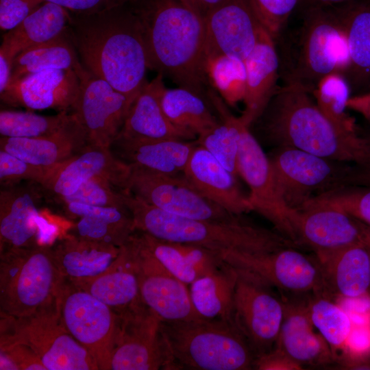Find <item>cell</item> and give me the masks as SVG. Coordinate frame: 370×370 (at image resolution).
<instances>
[{"instance_id": "obj_43", "label": "cell", "mask_w": 370, "mask_h": 370, "mask_svg": "<svg viewBox=\"0 0 370 370\" xmlns=\"http://www.w3.org/2000/svg\"><path fill=\"white\" fill-rule=\"evenodd\" d=\"M311 207H330L341 210L370 227V189L349 186L332 190L308 201L300 210Z\"/></svg>"}, {"instance_id": "obj_5", "label": "cell", "mask_w": 370, "mask_h": 370, "mask_svg": "<svg viewBox=\"0 0 370 370\" xmlns=\"http://www.w3.org/2000/svg\"><path fill=\"white\" fill-rule=\"evenodd\" d=\"M302 22L285 47L280 74L284 84L301 86L312 93L324 76L346 73L349 54L343 21L336 6L300 12Z\"/></svg>"}, {"instance_id": "obj_3", "label": "cell", "mask_w": 370, "mask_h": 370, "mask_svg": "<svg viewBox=\"0 0 370 370\" xmlns=\"http://www.w3.org/2000/svg\"><path fill=\"white\" fill-rule=\"evenodd\" d=\"M135 10L149 69L201 95L207 79L204 18L180 0H148Z\"/></svg>"}, {"instance_id": "obj_59", "label": "cell", "mask_w": 370, "mask_h": 370, "mask_svg": "<svg viewBox=\"0 0 370 370\" xmlns=\"http://www.w3.org/2000/svg\"><path fill=\"white\" fill-rule=\"evenodd\" d=\"M367 91L370 90V84H369V85L368 86V87H367Z\"/></svg>"}, {"instance_id": "obj_61", "label": "cell", "mask_w": 370, "mask_h": 370, "mask_svg": "<svg viewBox=\"0 0 370 370\" xmlns=\"http://www.w3.org/2000/svg\"><path fill=\"white\" fill-rule=\"evenodd\" d=\"M368 138H369V140H370V136H368Z\"/></svg>"}, {"instance_id": "obj_7", "label": "cell", "mask_w": 370, "mask_h": 370, "mask_svg": "<svg viewBox=\"0 0 370 370\" xmlns=\"http://www.w3.org/2000/svg\"><path fill=\"white\" fill-rule=\"evenodd\" d=\"M1 314L22 318L57 308L64 277L51 247L0 253Z\"/></svg>"}, {"instance_id": "obj_23", "label": "cell", "mask_w": 370, "mask_h": 370, "mask_svg": "<svg viewBox=\"0 0 370 370\" xmlns=\"http://www.w3.org/2000/svg\"><path fill=\"white\" fill-rule=\"evenodd\" d=\"M158 73L147 82L131 105L115 141L144 143L165 139L189 140L195 136L175 126L166 116L162 97L166 88Z\"/></svg>"}, {"instance_id": "obj_56", "label": "cell", "mask_w": 370, "mask_h": 370, "mask_svg": "<svg viewBox=\"0 0 370 370\" xmlns=\"http://www.w3.org/2000/svg\"><path fill=\"white\" fill-rule=\"evenodd\" d=\"M12 62L0 52V93L7 87L12 73Z\"/></svg>"}, {"instance_id": "obj_13", "label": "cell", "mask_w": 370, "mask_h": 370, "mask_svg": "<svg viewBox=\"0 0 370 370\" xmlns=\"http://www.w3.org/2000/svg\"><path fill=\"white\" fill-rule=\"evenodd\" d=\"M129 165L123 190L151 206L170 214L195 219L229 221L239 218L203 196L184 173L164 175Z\"/></svg>"}, {"instance_id": "obj_33", "label": "cell", "mask_w": 370, "mask_h": 370, "mask_svg": "<svg viewBox=\"0 0 370 370\" xmlns=\"http://www.w3.org/2000/svg\"><path fill=\"white\" fill-rule=\"evenodd\" d=\"M125 162L164 175L183 174L197 143L180 139L151 142L115 141Z\"/></svg>"}, {"instance_id": "obj_52", "label": "cell", "mask_w": 370, "mask_h": 370, "mask_svg": "<svg viewBox=\"0 0 370 370\" xmlns=\"http://www.w3.org/2000/svg\"><path fill=\"white\" fill-rule=\"evenodd\" d=\"M304 367L281 349L274 347L256 358L254 369L258 370H299Z\"/></svg>"}, {"instance_id": "obj_45", "label": "cell", "mask_w": 370, "mask_h": 370, "mask_svg": "<svg viewBox=\"0 0 370 370\" xmlns=\"http://www.w3.org/2000/svg\"><path fill=\"white\" fill-rule=\"evenodd\" d=\"M108 179L95 176L84 182L73 195L61 201L64 204L75 201L98 206L125 207L121 190L117 191Z\"/></svg>"}, {"instance_id": "obj_50", "label": "cell", "mask_w": 370, "mask_h": 370, "mask_svg": "<svg viewBox=\"0 0 370 370\" xmlns=\"http://www.w3.org/2000/svg\"><path fill=\"white\" fill-rule=\"evenodd\" d=\"M0 354L8 358L16 370H47L36 353L18 342L0 343Z\"/></svg>"}, {"instance_id": "obj_11", "label": "cell", "mask_w": 370, "mask_h": 370, "mask_svg": "<svg viewBox=\"0 0 370 370\" xmlns=\"http://www.w3.org/2000/svg\"><path fill=\"white\" fill-rule=\"evenodd\" d=\"M57 311L64 327L91 354L99 369H110L116 313L64 278L58 297Z\"/></svg>"}, {"instance_id": "obj_44", "label": "cell", "mask_w": 370, "mask_h": 370, "mask_svg": "<svg viewBox=\"0 0 370 370\" xmlns=\"http://www.w3.org/2000/svg\"><path fill=\"white\" fill-rule=\"evenodd\" d=\"M145 245L158 261L174 276L189 286L197 274L174 242L166 241L140 232Z\"/></svg>"}, {"instance_id": "obj_16", "label": "cell", "mask_w": 370, "mask_h": 370, "mask_svg": "<svg viewBox=\"0 0 370 370\" xmlns=\"http://www.w3.org/2000/svg\"><path fill=\"white\" fill-rule=\"evenodd\" d=\"M143 301L162 320L202 318L195 310L189 286L171 273L153 255L140 234L127 241Z\"/></svg>"}, {"instance_id": "obj_10", "label": "cell", "mask_w": 370, "mask_h": 370, "mask_svg": "<svg viewBox=\"0 0 370 370\" xmlns=\"http://www.w3.org/2000/svg\"><path fill=\"white\" fill-rule=\"evenodd\" d=\"M161 322L143 301L116 313L110 369H171Z\"/></svg>"}, {"instance_id": "obj_36", "label": "cell", "mask_w": 370, "mask_h": 370, "mask_svg": "<svg viewBox=\"0 0 370 370\" xmlns=\"http://www.w3.org/2000/svg\"><path fill=\"white\" fill-rule=\"evenodd\" d=\"M237 277L236 269L226 262L221 269L198 278L188 286L193 306L201 317L234 322Z\"/></svg>"}, {"instance_id": "obj_14", "label": "cell", "mask_w": 370, "mask_h": 370, "mask_svg": "<svg viewBox=\"0 0 370 370\" xmlns=\"http://www.w3.org/2000/svg\"><path fill=\"white\" fill-rule=\"evenodd\" d=\"M249 128L243 121L237 171L249 188L247 197L252 211L267 219L278 232L297 246L294 228L297 210L290 208L281 197L270 159Z\"/></svg>"}, {"instance_id": "obj_57", "label": "cell", "mask_w": 370, "mask_h": 370, "mask_svg": "<svg viewBox=\"0 0 370 370\" xmlns=\"http://www.w3.org/2000/svg\"><path fill=\"white\" fill-rule=\"evenodd\" d=\"M353 0H299L297 9L299 12L318 7H329L341 5Z\"/></svg>"}, {"instance_id": "obj_1", "label": "cell", "mask_w": 370, "mask_h": 370, "mask_svg": "<svg viewBox=\"0 0 370 370\" xmlns=\"http://www.w3.org/2000/svg\"><path fill=\"white\" fill-rule=\"evenodd\" d=\"M127 5L92 14H71L69 31L80 61L124 95L131 105L149 69L141 22Z\"/></svg>"}, {"instance_id": "obj_15", "label": "cell", "mask_w": 370, "mask_h": 370, "mask_svg": "<svg viewBox=\"0 0 370 370\" xmlns=\"http://www.w3.org/2000/svg\"><path fill=\"white\" fill-rule=\"evenodd\" d=\"M218 252L227 263L256 275L282 291L324 295L323 274L319 261L295 247L259 254Z\"/></svg>"}, {"instance_id": "obj_9", "label": "cell", "mask_w": 370, "mask_h": 370, "mask_svg": "<svg viewBox=\"0 0 370 370\" xmlns=\"http://www.w3.org/2000/svg\"><path fill=\"white\" fill-rule=\"evenodd\" d=\"M0 343L29 346L47 370H95L98 365L62 323L57 308L30 317L1 314Z\"/></svg>"}, {"instance_id": "obj_25", "label": "cell", "mask_w": 370, "mask_h": 370, "mask_svg": "<svg viewBox=\"0 0 370 370\" xmlns=\"http://www.w3.org/2000/svg\"><path fill=\"white\" fill-rule=\"evenodd\" d=\"M184 175L203 196L230 213L240 216L252 211L236 175L201 145L195 147Z\"/></svg>"}, {"instance_id": "obj_53", "label": "cell", "mask_w": 370, "mask_h": 370, "mask_svg": "<svg viewBox=\"0 0 370 370\" xmlns=\"http://www.w3.org/2000/svg\"><path fill=\"white\" fill-rule=\"evenodd\" d=\"M336 365L341 369H370V352L342 354L338 357Z\"/></svg>"}, {"instance_id": "obj_60", "label": "cell", "mask_w": 370, "mask_h": 370, "mask_svg": "<svg viewBox=\"0 0 370 370\" xmlns=\"http://www.w3.org/2000/svg\"><path fill=\"white\" fill-rule=\"evenodd\" d=\"M368 246H369V249H370V241H369V243H368Z\"/></svg>"}, {"instance_id": "obj_30", "label": "cell", "mask_w": 370, "mask_h": 370, "mask_svg": "<svg viewBox=\"0 0 370 370\" xmlns=\"http://www.w3.org/2000/svg\"><path fill=\"white\" fill-rule=\"evenodd\" d=\"M121 247L69 236L51 249L61 275L77 280L95 277L110 269L119 256Z\"/></svg>"}, {"instance_id": "obj_6", "label": "cell", "mask_w": 370, "mask_h": 370, "mask_svg": "<svg viewBox=\"0 0 370 370\" xmlns=\"http://www.w3.org/2000/svg\"><path fill=\"white\" fill-rule=\"evenodd\" d=\"M171 369L247 370L256 356L234 322L203 318L164 321Z\"/></svg>"}, {"instance_id": "obj_38", "label": "cell", "mask_w": 370, "mask_h": 370, "mask_svg": "<svg viewBox=\"0 0 370 370\" xmlns=\"http://www.w3.org/2000/svg\"><path fill=\"white\" fill-rule=\"evenodd\" d=\"M162 106L175 126L196 137L219 121L201 95L183 87L166 88L162 97Z\"/></svg>"}, {"instance_id": "obj_32", "label": "cell", "mask_w": 370, "mask_h": 370, "mask_svg": "<svg viewBox=\"0 0 370 370\" xmlns=\"http://www.w3.org/2000/svg\"><path fill=\"white\" fill-rule=\"evenodd\" d=\"M71 21L66 9L50 1H45L18 25L3 36L0 52L12 62L25 49L49 42L66 32Z\"/></svg>"}, {"instance_id": "obj_54", "label": "cell", "mask_w": 370, "mask_h": 370, "mask_svg": "<svg viewBox=\"0 0 370 370\" xmlns=\"http://www.w3.org/2000/svg\"><path fill=\"white\" fill-rule=\"evenodd\" d=\"M347 106V109L359 113L370 123V90L351 96Z\"/></svg>"}, {"instance_id": "obj_8", "label": "cell", "mask_w": 370, "mask_h": 370, "mask_svg": "<svg viewBox=\"0 0 370 370\" xmlns=\"http://www.w3.org/2000/svg\"><path fill=\"white\" fill-rule=\"evenodd\" d=\"M269 159L281 197L295 210L317 196L358 182L360 172L348 163L296 148L280 147Z\"/></svg>"}, {"instance_id": "obj_29", "label": "cell", "mask_w": 370, "mask_h": 370, "mask_svg": "<svg viewBox=\"0 0 370 370\" xmlns=\"http://www.w3.org/2000/svg\"><path fill=\"white\" fill-rule=\"evenodd\" d=\"M127 243L121 247L116 262L105 272L89 278L69 280L110 306L116 313L143 302L136 273Z\"/></svg>"}, {"instance_id": "obj_51", "label": "cell", "mask_w": 370, "mask_h": 370, "mask_svg": "<svg viewBox=\"0 0 370 370\" xmlns=\"http://www.w3.org/2000/svg\"><path fill=\"white\" fill-rule=\"evenodd\" d=\"M66 9L72 14H92L123 6L136 0H45Z\"/></svg>"}, {"instance_id": "obj_18", "label": "cell", "mask_w": 370, "mask_h": 370, "mask_svg": "<svg viewBox=\"0 0 370 370\" xmlns=\"http://www.w3.org/2000/svg\"><path fill=\"white\" fill-rule=\"evenodd\" d=\"M204 20L205 60L225 55L245 61L264 27L252 0H221Z\"/></svg>"}, {"instance_id": "obj_40", "label": "cell", "mask_w": 370, "mask_h": 370, "mask_svg": "<svg viewBox=\"0 0 370 370\" xmlns=\"http://www.w3.org/2000/svg\"><path fill=\"white\" fill-rule=\"evenodd\" d=\"M351 91L345 76L332 73L319 81L311 95L321 112L338 130L358 133L354 119L347 112Z\"/></svg>"}, {"instance_id": "obj_26", "label": "cell", "mask_w": 370, "mask_h": 370, "mask_svg": "<svg viewBox=\"0 0 370 370\" xmlns=\"http://www.w3.org/2000/svg\"><path fill=\"white\" fill-rule=\"evenodd\" d=\"M285 301V312L275 347L293 360L312 367L336 364V358L319 332H316L306 301Z\"/></svg>"}, {"instance_id": "obj_27", "label": "cell", "mask_w": 370, "mask_h": 370, "mask_svg": "<svg viewBox=\"0 0 370 370\" xmlns=\"http://www.w3.org/2000/svg\"><path fill=\"white\" fill-rule=\"evenodd\" d=\"M246 69L245 109L240 116L248 126L264 112L275 92L280 75V60L275 39L262 27L256 46L244 61Z\"/></svg>"}, {"instance_id": "obj_39", "label": "cell", "mask_w": 370, "mask_h": 370, "mask_svg": "<svg viewBox=\"0 0 370 370\" xmlns=\"http://www.w3.org/2000/svg\"><path fill=\"white\" fill-rule=\"evenodd\" d=\"M306 302L313 325L327 341L337 360L347 349L354 328L352 319L345 308L328 296L312 295Z\"/></svg>"}, {"instance_id": "obj_37", "label": "cell", "mask_w": 370, "mask_h": 370, "mask_svg": "<svg viewBox=\"0 0 370 370\" xmlns=\"http://www.w3.org/2000/svg\"><path fill=\"white\" fill-rule=\"evenodd\" d=\"M209 97L218 112L219 123L197 137L196 143L208 150L226 169L238 175L237 158L243 121L227 109L222 98L211 90Z\"/></svg>"}, {"instance_id": "obj_12", "label": "cell", "mask_w": 370, "mask_h": 370, "mask_svg": "<svg viewBox=\"0 0 370 370\" xmlns=\"http://www.w3.org/2000/svg\"><path fill=\"white\" fill-rule=\"evenodd\" d=\"M236 269L233 319L256 358L275 347L285 301L274 293L269 284L246 270Z\"/></svg>"}, {"instance_id": "obj_58", "label": "cell", "mask_w": 370, "mask_h": 370, "mask_svg": "<svg viewBox=\"0 0 370 370\" xmlns=\"http://www.w3.org/2000/svg\"><path fill=\"white\" fill-rule=\"evenodd\" d=\"M362 182L370 183V169L364 171L362 175Z\"/></svg>"}, {"instance_id": "obj_2", "label": "cell", "mask_w": 370, "mask_h": 370, "mask_svg": "<svg viewBox=\"0 0 370 370\" xmlns=\"http://www.w3.org/2000/svg\"><path fill=\"white\" fill-rule=\"evenodd\" d=\"M260 116L266 134L280 147L370 169L369 138L338 130L301 86L278 87Z\"/></svg>"}, {"instance_id": "obj_20", "label": "cell", "mask_w": 370, "mask_h": 370, "mask_svg": "<svg viewBox=\"0 0 370 370\" xmlns=\"http://www.w3.org/2000/svg\"><path fill=\"white\" fill-rule=\"evenodd\" d=\"M294 228L298 245L316 255L370 241V227L348 213L330 207L297 210Z\"/></svg>"}, {"instance_id": "obj_19", "label": "cell", "mask_w": 370, "mask_h": 370, "mask_svg": "<svg viewBox=\"0 0 370 370\" xmlns=\"http://www.w3.org/2000/svg\"><path fill=\"white\" fill-rule=\"evenodd\" d=\"M57 235V227L40 214L29 190L16 185L1 190L0 253L51 247Z\"/></svg>"}, {"instance_id": "obj_35", "label": "cell", "mask_w": 370, "mask_h": 370, "mask_svg": "<svg viewBox=\"0 0 370 370\" xmlns=\"http://www.w3.org/2000/svg\"><path fill=\"white\" fill-rule=\"evenodd\" d=\"M50 69H73L79 77L87 71L80 61L69 27L55 39L18 53L12 62L10 82Z\"/></svg>"}, {"instance_id": "obj_41", "label": "cell", "mask_w": 370, "mask_h": 370, "mask_svg": "<svg viewBox=\"0 0 370 370\" xmlns=\"http://www.w3.org/2000/svg\"><path fill=\"white\" fill-rule=\"evenodd\" d=\"M72 113L60 112L43 116L31 112L3 110L0 112L1 137L38 138L53 135L62 129Z\"/></svg>"}, {"instance_id": "obj_22", "label": "cell", "mask_w": 370, "mask_h": 370, "mask_svg": "<svg viewBox=\"0 0 370 370\" xmlns=\"http://www.w3.org/2000/svg\"><path fill=\"white\" fill-rule=\"evenodd\" d=\"M80 79L73 69L42 71L10 82L1 100L31 110H72L79 92Z\"/></svg>"}, {"instance_id": "obj_28", "label": "cell", "mask_w": 370, "mask_h": 370, "mask_svg": "<svg viewBox=\"0 0 370 370\" xmlns=\"http://www.w3.org/2000/svg\"><path fill=\"white\" fill-rule=\"evenodd\" d=\"M88 145L85 132L75 114L57 133L45 137H1L0 149L29 164L51 169L70 158Z\"/></svg>"}, {"instance_id": "obj_42", "label": "cell", "mask_w": 370, "mask_h": 370, "mask_svg": "<svg viewBox=\"0 0 370 370\" xmlns=\"http://www.w3.org/2000/svg\"><path fill=\"white\" fill-rule=\"evenodd\" d=\"M205 73L221 97L230 106L243 101L246 91L245 62L228 56L206 59Z\"/></svg>"}, {"instance_id": "obj_47", "label": "cell", "mask_w": 370, "mask_h": 370, "mask_svg": "<svg viewBox=\"0 0 370 370\" xmlns=\"http://www.w3.org/2000/svg\"><path fill=\"white\" fill-rule=\"evenodd\" d=\"M50 169L29 164L0 149V182L3 187L16 185L21 180H30L40 185Z\"/></svg>"}, {"instance_id": "obj_55", "label": "cell", "mask_w": 370, "mask_h": 370, "mask_svg": "<svg viewBox=\"0 0 370 370\" xmlns=\"http://www.w3.org/2000/svg\"><path fill=\"white\" fill-rule=\"evenodd\" d=\"M203 18L221 0H180Z\"/></svg>"}, {"instance_id": "obj_4", "label": "cell", "mask_w": 370, "mask_h": 370, "mask_svg": "<svg viewBox=\"0 0 370 370\" xmlns=\"http://www.w3.org/2000/svg\"><path fill=\"white\" fill-rule=\"evenodd\" d=\"M121 193L136 230L161 240L197 245L217 251L250 254L295 247L279 232L247 223L239 218L229 221L186 218L163 211L125 190Z\"/></svg>"}, {"instance_id": "obj_31", "label": "cell", "mask_w": 370, "mask_h": 370, "mask_svg": "<svg viewBox=\"0 0 370 370\" xmlns=\"http://www.w3.org/2000/svg\"><path fill=\"white\" fill-rule=\"evenodd\" d=\"M340 12L349 54L345 74L352 90L370 84V0H353L335 5Z\"/></svg>"}, {"instance_id": "obj_46", "label": "cell", "mask_w": 370, "mask_h": 370, "mask_svg": "<svg viewBox=\"0 0 370 370\" xmlns=\"http://www.w3.org/2000/svg\"><path fill=\"white\" fill-rule=\"evenodd\" d=\"M266 30L275 39L280 36L299 0H252Z\"/></svg>"}, {"instance_id": "obj_21", "label": "cell", "mask_w": 370, "mask_h": 370, "mask_svg": "<svg viewBox=\"0 0 370 370\" xmlns=\"http://www.w3.org/2000/svg\"><path fill=\"white\" fill-rule=\"evenodd\" d=\"M130 165L110 150L87 145L80 151L47 173L41 186L62 200L75 193L87 180L95 176L108 179L123 190Z\"/></svg>"}, {"instance_id": "obj_49", "label": "cell", "mask_w": 370, "mask_h": 370, "mask_svg": "<svg viewBox=\"0 0 370 370\" xmlns=\"http://www.w3.org/2000/svg\"><path fill=\"white\" fill-rule=\"evenodd\" d=\"M45 0H0V27L10 31L41 5Z\"/></svg>"}, {"instance_id": "obj_17", "label": "cell", "mask_w": 370, "mask_h": 370, "mask_svg": "<svg viewBox=\"0 0 370 370\" xmlns=\"http://www.w3.org/2000/svg\"><path fill=\"white\" fill-rule=\"evenodd\" d=\"M72 108L89 145L110 148L131 106L127 97L105 80L86 71Z\"/></svg>"}, {"instance_id": "obj_48", "label": "cell", "mask_w": 370, "mask_h": 370, "mask_svg": "<svg viewBox=\"0 0 370 370\" xmlns=\"http://www.w3.org/2000/svg\"><path fill=\"white\" fill-rule=\"evenodd\" d=\"M175 243L196 271L198 278L214 273L226 264L217 251L193 244Z\"/></svg>"}, {"instance_id": "obj_34", "label": "cell", "mask_w": 370, "mask_h": 370, "mask_svg": "<svg viewBox=\"0 0 370 370\" xmlns=\"http://www.w3.org/2000/svg\"><path fill=\"white\" fill-rule=\"evenodd\" d=\"M64 204L70 214L80 218L77 223L80 237L121 247L136 230L126 206H98L75 201Z\"/></svg>"}, {"instance_id": "obj_24", "label": "cell", "mask_w": 370, "mask_h": 370, "mask_svg": "<svg viewBox=\"0 0 370 370\" xmlns=\"http://www.w3.org/2000/svg\"><path fill=\"white\" fill-rule=\"evenodd\" d=\"M321 268L324 295L344 299L370 294V249L358 243L316 255Z\"/></svg>"}]
</instances>
